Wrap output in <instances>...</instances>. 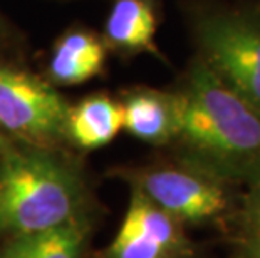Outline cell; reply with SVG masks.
Here are the masks:
<instances>
[{"mask_svg":"<svg viewBox=\"0 0 260 258\" xmlns=\"http://www.w3.org/2000/svg\"><path fill=\"white\" fill-rule=\"evenodd\" d=\"M178 131L170 156L245 190L260 183V111L193 57L173 87Z\"/></svg>","mask_w":260,"mask_h":258,"instance_id":"1","label":"cell"},{"mask_svg":"<svg viewBox=\"0 0 260 258\" xmlns=\"http://www.w3.org/2000/svg\"><path fill=\"white\" fill-rule=\"evenodd\" d=\"M92 216V195L64 148L9 138L0 148V240L59 228Z\"/></svg>","mask_w":260,"mask_h":258,"instance_id":"2","label":"cell"},{"mask_svg":"<svg viewBox=\"0 0 260 258\" xmlns=\"http://www.w3.org/2000/svg\"><path fill=\"white\" fill-rule=\"evenodd\" d=\"M185 14L195 57L260 111V4L193 0Z\"/></svg>","mask_w":260,"mask_h":258,"instance_id":"3","label":"cell"},{"mask_svg":"<svg viewBox=\"0 0 260 258\" xmlns=\"http://www.w3.org/2000/svg\"><path fill=\"white\" fill-rule=\"evenodd\" d=\"M118 174L185 227L225 230L242 190L175 158L118 169Z\"/></svg>","mask_w":260,"mask_h":258,"instance_id":"4","label":"cell"},{"mask_svg":"<svg viewBox=\"0 0 260 258\" xmlns=\"http://www.w3.org/2000/svg\"><path fill=\"white\" fill-rule=\"evenodd\" d=\"M69 106L47 79L0 52V128L9 138L64 148Z\"/></svg>","mask_w":260,"mask_h":258,"instance_id":"5","label":"cell"},{"mask_svg":"<svg viewBox=\"0 0 260 258\" xmlns=\"http://www.w3.org/2000/svg\"><path fill=\"white\" fill-rule=\"evenodd\" d=\"M104 258H195L186 227L131 188L123 223Z\"/></svg>","mask_w":260,"mask_h":258,"instance_id":"6","label":"cell"},{"mask_svg":"<svg viewBox=\"0 0 260 258\" xmlns=\"http://www.w3.org/2000/svg\"><path fill=\"white\" fill-rule=\"evenodd\" d=\"M123 111V128L138 141L168 148L178 131V99L173 89L135 86L118 97Z\"/></svg>","mask_w":260,"mask_h":258,"instance_id":"7","label":"cell"},{"mask_svg":"<svg viewBox=\"0 0 260 258\" xmlns=\"http://www.w3.org/2000/svg\"><path fill=\"white\" fill-rule=\"evenodd\" d=\"M108 47L103 37L86 27H71L52 44L46 76L54 87L81 86L104 74Z\"/></svg>","mask_w":260,"mask_h":258,"instance_id":"8","label":"cell"},{"mask_svg":"<svg viewBox=\"0 0 260 258\" xmlns=\"http://www.w3.org/2000/svg\"><path fill=\"white\" fill-rule=\"evenodd\" d=\"M158 25V0H113L101 37L108 51L118 56L161 57L156 46Z\"/></svg>","mask_w":260,"mask_h":258,"instance_id":"9","label":"cell"},{"mask_svg":"<svg viewBox=\"0 0 260 258\" xmlns=\"http://www.w3.org/2000/svg\"><path fill=\"white\" fill-rule=\"evenodd\" d=\"M123 129V111L118 99L94 92L71 104L66 118V144L79 151L108 146Z\"/></svg>","mask_w":260,"mask_h":258,"instance_id":"10","label":"cell"},{"mask_svg":"<svg viewBox=\"0 0 260 258\" xmlns=\"http://www.w3.org/2000/svg\"><path fill=\"white\" fill-rule=\"evenodd\" d=\"M92 230V218L84 216L49 232L5 240L0 258H87Z\"/></svg>","mask_w":260,"mask_h":258,"instance_id":"11","label":"cell"},{"mask_svg":"<svg viewBox=\"0 0 260 258\" xmlns=\"http://www.w3.org/2000/svg\"><path fill=\"white\" fill-rule=\"evenodd\" d=\"M223 232L232 258H260V183L242 190Z\"/></svg>","mask_w":260,"mask_h":258,"instance_id":"12","label":"cell"},{"mask_svg":"<svg viewBox=\"0 0 260 258\" xmlns=\"http://www.w3.org/2000/svg\"><path fill=\"white\" fill-rule=\"evenodd\" d=\"M10 41H12V32H10L9 25L5 24L4 17L0 15V52L10 46Z\"/></svg>","mask_w":260,"mask_h":258,"instance_id":"13","label":"cell"},{"mask_svg":"<svg viewBox=\"0 0 260 258\" xmlns=\"http://www.w3.org/2000/svg\"><path fill=\"white\" fill-rule=\"evenodd\" d=\"M7 139H9V136L4 133L2 128H0V148H2V146L5 144V141H7Z\"/></svg>","mask_w":260,"mask_h":258,"instance_id":"14","label":"cell"}]
</instances>
